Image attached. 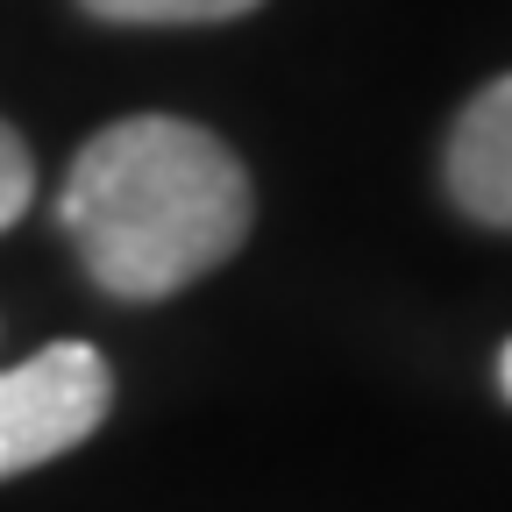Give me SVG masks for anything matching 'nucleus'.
Returning <instances> with one entry per match:
<instances>
[{
    "label": "nucleus",
    "instance_id": "nucleus-1",
    "mask_svg": "<svg viewBox=\"0 0 512 512\" xmlns=\"http://www.w3.org/2000/svg\"><path fill=\"white\" fill-rule=\"evenodd\" d=\"M57 221L114 299H171L249 235V178L221 136L178 114H128L79 150Z\"/></svg>",
    "mask_w": 512,
    "mask_h": 512
},
{
    "label": "nucleus",
    "instance_id": "nucleus-4",
    "mask_svg": "<svg viewBox=\"0 0 512 512\" xmlns=\"http://www.w3.org/2000/svg\"><path fill=\"white\" fill-rule=\"evenodd\" d=\"M264 0H86L100 22H136V29H171V22H235Z\"/></svg>",
    "mask_w": 512,
    "mask_h": 512
},
{
    "label": "nucleus",
    "instance_id": "nucleus-5",
    "mask_svg": "<svg viewBox=\"0 0 512 512\" xmlns=\"http://www.w3.org/2000/svg\"><path fill=\"white\" fill-rule=\"evenodd\" d=\"M29 192H36V164H29V143L15 136L8 121H0V228H15V221H22Z\"/></svg>",
    "mask_w": 512,
    "mask_h": 512
},
{
    "label": "nucleus",
    "instance_id": "nucleus-3",
    "mask_svg": "<svg viewBox=\"0 0 512 512\" xmlns=\"http://www.w3.org/2000/svg\"><path fill=\"white\" fill-rule=\"evenodd\" d=\"M448 192L484 228H512V79L484 86L448 136Z\"/></svg>",
    "mask_w": 512,
    "mask_h": 512
},
{
    "label": "nucleus",
    "instance_id": "nucleus-6",
    "mask_svg": "<svg viewBox=\"0 0 512 512\" xmlns=\"http://www.w3.org/2000/svg\"><path fill=\"white\" fill-rule=\"evenodd\" d=\"M498 384H505V399H512V342H505V356H498Z\"/></svg>",
    "mask_w": 512,
    "mask_h": 512
},
{
    "label": "nucleus",
    "instance_id": "nucleus-2",
    "mask_svg": "<svg viewBox=\"0 0 512 512\" xmlns=\"http://www.w3.org/2000/svg\"><path fill=\"white\" fill-rule=\"evenodd\" d=\"M114 406V370L93 342H50L0 370V484L79 448Z\"/></svg>",
    "mask_w": 512,
    "mask_h": 512
}]
</instances>
